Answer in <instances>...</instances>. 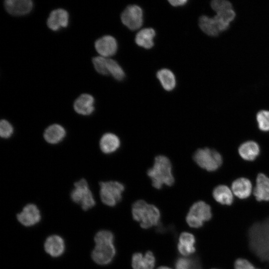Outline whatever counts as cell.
Wrapping results in <instances>:
<instances>
[{
    "mask_svg": "<svg viewBox=\"0 0 269 269\" xmlns=\"http://www.w3.org/2000/svg\"><path fill=\"white\" fill-rule=\"evenodd\" d=\"M146 173L152 186L156 189H160L163 186H171L175 182L172 163L164 155H156Z\"/></svg>",
    "mask_w": 269,
    "mask_h": 269,
    "instance_id": "1",
    "label": "cell"
},
{
    "mask_svg": "<svg viewBox=\"0 0 269 269\" xmlns=\"http://www.w3.org/2000/svg\"><path fill=\"white\" fill-rule=\"evenodd\" d=\"M133 219L143 229H148L158 224L160 218L159 210L154 205L140 199L132 206Z\"/></svg>",
    "mask_w": 269,
    "mask_h": 269,
    "instance_id": "2",
    "label": "cell"
},
{
    "mask_svg": "<svg viewBox=\"0 0 269 269\" xmlns=\"http://www.w3.org/2000/svg\"><path fill=\"white\" fill-rule=\"evenodd\" d=\"M99 185L100 199L105 205L113 207L122 199L125 190V186L122 183L110 180L100 182Z\"/></svg>",
    "mask_w": 269,
    "mask_h": 269,
    "instance_id": "3",
    "label": "cell"
},
{
    "mask_svg": "<svg viewBox=\"0 0 269 269\" xmlns=\"http://www.w3.org/2000/svg\"><path fill=\"white\" fill-rule=\"evenodd\" d=\"M212 217L211 206L206 202L200 200L194 203L190 207L186 216V221L191 228L198 229Z\"/></svg>",
    "mask_w": 269,
    "mask_h": 269,
    "instance_id": "4",
    "label": "cell"
},
{
    "mask_svg": "<svg viewBox=\"0 0 269 269\" xmlns=\"http://www.w3.org/2000/svg\"><path fill=\"white\" fill-rule=\"evenodd\" d=\"M193 159L198 166L208 171L216 170L222 164L219 152L208 147L197 149L193 155Z\"/></svg>",
    "mask_w": 269,
    "mask_h": 269,
    "instance_id": "5",
    "label": "cell"
},
{
    "mask_svg": "<svg viewBox=\"0 0 269 269\" xmlns=\"http://www.w3.org/2000/svg\"><path fill=\"white\" fill-rule=\"evenodd\" d=\"M70 193L71 200L80 205L84 211H87L96 204L94 196L86 179L82 178L74 184Z\"/></svg>",
    "mask_w": 269,
    "mask_h": 269,
    "instance_id": "6",
    "label": "cell"
},
{
    "mask_svg": "<svg viewBox=\"0 0 269 269\" xmlns=\"http://www.w3.org/2000/svg\"><path fill=\"white\" fill-rule=\"evenodd\" d=\"M121 20L131 30L139 29L143 23L142 9L136 5H129L121 14Z\"/></svg>",
    "mask_w": 269,
    "mask_h": 269,
    "instance_id": "7",
    "label": "cell"
},
{
    "mask_svg": "<svg viewBox=\"0 0 269 269\" xmlns=\"http://www.w3.org/2000/svg\"><path fill=\"white\" fill-rule=\"evenodd\" d=\"M116 248L114 244L95 245L91 256L93 262L100 266L109 264L116 255Z\"/></svg>",
    "mask_w": 269,
    "mask_h": 269,
    "instance_id": "8",
    "label": "cell"
},
{
    "mask_svg": "<svg viewBox=\"0 0 269 269\" xmlns=\"http://www.w3.org/2000/svg\"><path fill=\"white\" fill-rule=\"evenodd\" d=\"M16 218L22 226L29 227L38 223L41 220V215L40 210L35 204L28 203L16 215Z\"/></svg>",
    "mask_w": 269,
    "mask_h": 269,
    "instance_id": "9",
    "label": "cell"
},
{
    "mask_svg": "<svg viewBox=\"0 0 269 269\" xmlns=\"http://www.w3.org/2000/svg\"><path fill=\"white\" fill-rule=\"evenodd\" d=\"M45 252L53 258L62 256L65 250V243L60 236L54 234L49 236L44 243Z\"/></svg>",
    "mask_w": 269,
    "mask_h": 269,
    "instance_id": "10",
    "label": "cell"
},
{
    "mask_svg": "<svg viewBox=\"0 0 269 269\" xmlns=\"http://www.w3.org/2000/svg\"><path fill=\"white\" fill-rule=\"evenodd\" d=\"M97 52L102 57H108L115 55L117 51L118 43L111 35H105L98 39L95 43Z\"/></svg>",
    "mask_w": 269,
    "mask_h": 269,
    "instance_id": "11",
    "label": "cell"
},
{
    "mask_svg": "<svg viewBox=\"0 0 269 269\" xmlns=\"http://www.w3.org/2000/svg\"><path fill=\"white\" fill-rule=\"evenodd\" d=\"M4 5L9 14L20 16L29 13L33 7L32 1L30 0H6Z\"/></svg>",
    "mask_w": 269,
    "mask_h": 269,
    "instance_id": "12",
    "label": "cell"
},
{
    "mask_svg": "<svg viewBox=\"0 0 269 269\" xmlns=\"http://www.w3.org/2000/svg\"><path fill=\"white\" fill-rule=\"evenodd\" d=\"M69 20L68 12L62 8L54 9L51 12L47 20L48 27L53 31L67 26Z\"/></svg>",
    "mask_w": 269,
    "mask_h": 269,
    "instance_id": "13",
    "label": "cell"
},
{
    "mask_svg": "<svg viewBox=\"0 0 269 269\" xmlns=\"http://www.w3.org/2000/svg\"><path fill=\"white\" fill-rule=\"evenodd\" d=\"M95 99L88 94H83L75 101L73 107L75 111L81 115L88 116L92 114L95 110Z\"/></svg>",
    "mask_w": 269,
    "mask_h": 269,
    "instance_id": "14",
    "label": "cell"
},
{
    "mask_svg": "<svg viewBox=\"0 0 269 269\" xmlns=\"http://www.w3.org/2000/svg\"><path fill=\"white\" fill-rule=\"evenodd\" d=\"M155 258L151 251L144 254L135 253L132 258V266L133 269H154Z\"/></svg>",
    "mask_w": 269,
    "mask_h": 269,
    "instance_id": "15",
    "label": "cell"
},
{
    "mask_svg": "<svg viewBox=\"0 0 269 269\" xmlns=\"http://www.w3.org/2000/svg\"><path fill=\"white\" fill-rule=\"evenodd\" d=\"M120 137L113 133H106L101 137L99 145L101 150L105 154H110L115 152L121 146Z\"/></svg>",
    "mask_w": 269,
    "mask_h": 269,
    "instance_id": "16",
    "label": "cell"
},
{
    "mask_svg": "<svg viewBox=\"0 0 269 269\" xmlns=\"http://www.w3.org/2000/svg\"><path fill=\"white\" fill-rule=\"evenodd\" d=\"M253 194L259 202L269 201V178L264 173L257 175Z\"/></svg>",
    "mask_w": 269,
    "mask_h": 269,
    "instance_id": "17",
    "label": "cell"
},
{
    "mask_svg": "<svg viewBox=\"0 0 269 269\" xmlns=\"http://www.w3.org/2000/svg\"><path fill=\"white\" fill-rule=\"evenodd\" d=\"M196 239L191 233L184 232L181 233L178 239L177 250L180 255L187 257L194 253L196 251Z\"/></svg>",
    "mask_w": 269,
    "mask_h": 269,
    "instance_id": "18",
    "label": "cell"
},
{
    "mask_svg": "<svg viewBox=\"0 0 269 269\" xmlns=\"http://www.w3.org/2000/svg\"><path fill=\"white\" fill-rule=\"evenodd\" d=\"M252 188L251 181L244 177L235 180L231 186L233 194L241 199H247L250 197L252 192Z\"/></svg>",
    "mask_w": 269,
    "mask_h": 269,
    "instance_id": "19",
    "label": "cell"
},
{
    "mask_svg": "<svg viewBox=\"0 0 269 269\" xmlns=\"http://www.w3.org/2000/svg\"><path fill=\"white\" fill-rule=\"evenodd\" d=\"M66 134V131L62 126L54 124L51 125L45 129L43 137L48 143L57 144L64 138Z\"/></svg>",
    "mask_w": 269,
    "mask_h": 269,
    "instance_id": "20",
    "label": "cell"
},
{
    "mask_svg": "<svg viewBox=\"0 0 269 269\" xmlns=\"http://www.w3.org/2000/svg\"><path fill=\"white\" fill-rule=\"evenodd\" d=\"M212 195L215 200L223 205L230 206L234 201V194L227 186L220 185L213 190Z\"/></svg>",
    "mask_w": 269,
    "mask_h": 269,
    "instance_id": "21",
    "label": "cell"
},
{
    "mask_svg": "<svg viewBox=\"0 0 269 269\" xmlns=\"http://www.w3.org/2000/svg\"><path fill=\"white\" fill-rule=\"evenodd\" d=\"M259 144L253 140H249L241 144L238 152L240 156L244 160L253 161L255 160L260 153Z\"/></svg>",
    "mask_w": 269,
    "mask_h": 269,
    "instance_id": "22",
    "label": "cell"
},
{
    "mask_svg": "<svg viewBox=\"0 0 269 269\" xmlns=\"http://www.w3.org/2000/svg\"><path fill=\"white\" fill-rule=\"evenodd\" d=\"M155 31L152 28L140 30L136 35L135 41L137 45L145 49H150L154 45L153 38Z\"/></svg>",
    "mask_w": 269,
    "mask_h": 269,
    "instance_id": "23",
    "label": "cell"
},
{
    "mask_svg": "<svg viewBox=\"0 0 269 269\" xmlns=\"http://www.w3.org/2000/svg\"><path fill=\"white\" fill-rule=\"evenodd\" d=\"M236 13L233 9H230L216 13L213 17L220 32L227 30L230 23L235 18Z\"/></svg>",
    "mask_w": 269,
    "mask_h": 269,
    "instance_id": "24",
    "label": "cell"
},
{
    "mask_svg": "<svg viewBox=\"0 0 269 269\" xmlns=\"http://www.w3.org/2000/svg\"><path fill=\"white\" fill-rule=\"evenodd\" d=\"M156 77L162 87L167 91H172L176 86L175 77L173 72L166 68L159 70Z\"/></svg>",
    "mask_w": 269,
    "mask_h": 269,
    "instance_id": "25",
    "label": "cell"
},
{
    "mask_svg": "<svg viewBox=\"0 0 269 269\" xmlns=\"http://www.w3.org/2000/svg\"><path fill=\"white\" fill-rule=\"evenodd\" d=\"M199 26L202 31L209 36H217L220 33L213 17L201 16L199 19Z\"/></svg>",
    "mask_w": 269,
    "mask_h": 269,
    "instance_id": "26",
    "label": "cell"
},
{
    "mask_svg": "<svg viewBox=\"0 0 269 269\" xmlns=\"http://www.w3.org/2000/svg\"><path fill=\"white\" fill-rule=\"evenodd\" d=\"M107 69L109 74L117 80L121 81L125 77L124 71L120 65L114 60L107 59Z\"/></svg>",
    "mask_w": 269,
    "mask_h": 269,
    "instance_id": "27",
    "label": "cell"
},
{
    "mask_svg": "<svg viewBox=\"0 0 269 269\" xmlns=\"http://www.w3.org/2000/svg\"><path fill=\"white\" fill-rule=\"evenodd\" d=\"M114 236L112 232L102 230L97 232L94 237L95 245L114 244Z\"/></svg>",
    "mask_w": 269,
    "mask_h": 269,
    "instance_id": "28",
    "label": "cell"
},
{
    "mask_svg": "<svg viewBox=\"0 0 269 269\" xmlns=\"http://www.w3.org/2000/svg\"><path fill=\"white\" fill-rule=\"evenodd\" d=\"M258 127L264 132L269 131V111L261 110L256 115Z\"/></svg>",
    "mask_w": 269,
    "mask_h": 269,
    "instance_id": "29",
    "label": "cell"
},
{
    "mask_svg": "<svg viewBox=\"0 0 269 269\" xmlns=\"http://www.w3.org/2000/svg\"><path fill=\"white\" fill-rule=\"evenodd\" d=\"M107 59L101 56L94 57L92 59V62L95 70L100 74L109 75L107 69Z\"/></svg>",
    "mask_w": 269,
    "mask_h": 269,
    "instance_id": "30",
    "label": "cell"
},
{
    "mask_svg": "<svg viewBox=\"0 0 269 269\" xmlns=\"http://www.w3.org/2000/svg\"><path fill=\"white\" fill-rule=\"evenodd\" d=\"M211 6L216 13L233 9L231 2L226 0H214L211 2Z\"/></svg>",
    "mask_w": 269,
    "mask_h": 269,
    "instance_id": "31",
    "label": "cell"
},
{
    "mask_svg": "<svg viewBox=\"0 0 269 269\" xmlns=\"http://www.w3.org/2000/svg\"><path fill=\"white\" fill-rule=\"evenodd\" d=\"M13 133L11 124L5 120H1L0 122V135L2 138H8Z\"/></svg>",
    "mask_w": 269,
    "mask_h": 269,
    "instance_id": "32",
    "label": "cell"
},
{
    "mask_svg": "<svg viewBox=\"0 0 269 269\" xmlns=\"http://www.w3.org/2000/svg\"><path fill=\"white\" fill-rule=\"evenodd\" d=\"M234 269H261L255 266L248 260L239 258L236 259L234 263Z\"/></svg>",
    "mask_w": 269,
    "mask_h": 269,
    "instance_id": "33",
    "label": "cell"
},
{
    "mask_svg": "<svg viewBox=\"0 0 269 269\" xmlns=\"http://www.w3.org/2000/svg\"><path fill=\"white\" fill-rule=\"evenodd\" d=\"M175 269H191L192 263L190 260L186 258H180L175 264Z\"/></svg>",
    "mask_w": 269,
    "mask_h": 269,
    "instance_id": "34",
    "label": "cell"
},
{
    "mask_svg": "<svg viewBox=\"0 0 269 269\" xmlns=\"http://www.w3.org/2000/svg\"><path fill=\"white\" fill-rule=\"evenodd\" d=\"M186 0H168V2L171 5L173 6H182L185 4L187 2Z\"/></svg>",
    "mask_w": 269,
    "mask_h": 269,
    "instance_id": "35",
    "label": "cell"
},
{
    "mask_svg": "<svg viewBox=\"0 0 269 269\" xmlns=\"http://www.w3.org/2000/svg\"><path fill=\"white\" fill-rule=\"evenodd\" d=\"M157 269H172L169 267H166V266H161L158 268Z\"/></svg>",
    "mask_w": 269,
    "mask_h": 269,
    "instance_id": "36",
    "label": "cell"
},
{
    "mask_svg": "<svg viewBox=\"0 0 269 269\" xmlns=\"http://www.w3.org/2000/svg\"></svg>",
    "mask_w": 269,
    "mask_h": 269,
    "instance_id": "37",
    "label": "cell"
}]
</instances>
